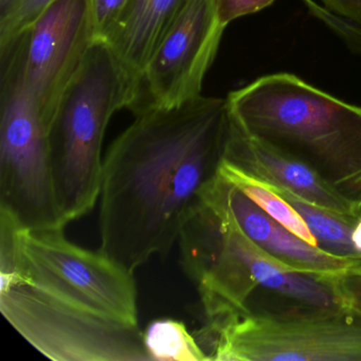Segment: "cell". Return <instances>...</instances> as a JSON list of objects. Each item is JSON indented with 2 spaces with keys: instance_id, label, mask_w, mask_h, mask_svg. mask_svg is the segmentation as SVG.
Wrapping results in <instances>:
<instances>
[{
  "instance_id": "obj_1",
  "label": "cell",
  "mask_w": 361,
  "mask_h": 361,
  "mask_svg": "<svg viewBox=\"0 0 361 361\" xmlns=\"http://www.w3.org/2000/svg\"><path fill=\"white\" fill-rule=\"evenodd\" d=\"M103 160L100 251L134 272L166 255L219 175L233 117L228 99L200 96L151 109Z\"/></svg>"
},
{
  "instance_id": "obj_2",
  "label": "cell",
  "mask_w": 361,
  "mask_h": 361,
  "mask_svg": "<svg viewBox=\"0 0 361 361\" xmlns=\"http://www.w3.org/2000/svg\"><path fill=\"white\" fill-rule=\"evenodd\" d=\"M227 99L246 134L299 160L361 210V107L291 73L259 78Z\"/></svg>"
},
{
  "instance_id": "obj_3",
  "label": "cell",
  "mask_w": 361,
  "mask_h": 361,
  "mask_svg": "<svg viewBox=\"0 0 361 361\" xmlns=\"http://www.w3.org/2000/svg\"><path fill=\"white\" fill-rule=\"evenodd\" d=\"M134 102V90L111 50L94 42L49 132L54 192L66 225L90 213L100 197L107 126Z\"/></svg>"
},
{
  "instance_id": "obj_4",
  "label": "cell",
  "mask_w": 361,
  "mask_h": 361,
  "mask_svg": "<svg viewBox=\"0 0 361 361\" xmlns=\"http://www.w3.org/2000/svg\"><path fill=\"white\" fill-rule=\"evenodd\" d=\"M0 282L23 281L88 312L138 325L134 272L64 229H26L0 211Z\"/></svg>"
},
{
  "instance_id": "obj_5",
  "label": "cell",
  "mask_w": 361,
  "mask_h": 361,
  "mask_svg": "<svg viewBox=\"0 0 361 361\" xmlns=\"http://www.w3.org/2000/svg\"><path fill=\"white\" fill-rule=\"evenodd\" d=\"M27 31L0 44V211L26 229H64L52 178L49 132L27 85Z\"/></svg>"
},
{
  "instance_id": "obj_6",
  "label": "cell",
  "mask_w": 361,
  "mask_h": 361,
  "mask_svg": "<svg viewBox=\"0 0 361 361\" xmlns=\"http://www.w3.org/2000/svg\"><path fill=\"white\" fill-rule=\"evenodd\" d=\"M195 338L209 360L361 361V312L289 304L204 324Z\"/></svg>"
},
{
  "instance_id": "obj_7",
  "label": "cell",
  "mask_w": 361,
  "mask_h": 361,
  "mask_svg": "<svg viewBox=\"0 0 361 361\" xmlns=\"http://www.w3.org/2000/svg\"><path fill=\"white\" fill-rule=\"evenodd\" d=\"M0 310L54 361H149L139 325L101 316L23 282H0Z\"/></svg>"
},
{
  "instance_id": "obj_8",
  "label": "cell",
  "mask_w": 361,
  "mask_h": 361,
  "mask_svg": "<svg viewBox=\"0 0 361 361\" xmlns=\"http://www.w3.org/2000/svg\"><path fill=\"white\" fill-rule=\"evenodd\" d=\"M225 29L214 0H191L143 71L130 111L173 109L202 96Z\"/></svg>"
},
{
  "instance_id": "obj_9",
  "label": "cell",
  "mask_w": 361,
  "mask_h": 361,
  "mask_svg": "<svg viewBox=\"0 0 361 361\" xmlns=\"http://www.w3.org/2000/svg\"><path fill=\"white\" fill-rule=\"evenodd\" d=\"M25 31L27 85L50 132L94 44L90 0H54Z\"/></svg>"
},
{
  "instance_id": "obj_10",
  "label": "cell",
  "mask_w": 361,
  "mask_h": 361,
  "mask_svg": "<svg viewBox=\"0 0 361 361\" xmlns=\"http://www.w3.org/2000/svg\"><path fill=\"white\" fill-rule=\"evenodd\" d=\"M178 240L183 269L200 293L204 323L248 314L259 286L230 243L223 215L206 202L183 225Z\"/></svg>"
},
{
  "instance_id": "obj_11",
  "label": "cell",
  "mask_w": 361,
  "mask_h": 361,
  "mask_svg": "<svg viewBox=\"0 0 361 361\" xmlns=\"http://www.w3.org/2000/svg\"><path fill=\"white\" fill-rule=\"evenodd\" d=\"M224 160L264 183L293 192L350 225H357L361 219V210L338 195L314 171L299 160L249 136L234 118Z\"/></svg>"
},
{
  "instance_id": "obj_12",
  "label": "cell",
  "mask_w": 361,
  "mask_h": 361,
  "mask_svg": "<svg viewBox=\"0 0 361 361\" xmlns=\"http://www.w3.org/2000/svg\"><path fill=\"white\" fill-rule=\"evenodd\" d=\"M190 1L130 0L119 22L101 41L132 85L135 101L143 71Z\"/></svg>"
},
{
  "instance_id": "obj_13",
  "label": "cell",
  "mask_w": 361,
  "mask_h": 361,
  "mask_svg": "<svg viewBox=\"0 0 361 361\" xmlns=\"http://www.w3.org/2000/svg\"><path fill=\"white\" fill-rule=\"evenodd\" d=\"M207 197L219 204L247 238L283 263L300 271H314L322 265L324 253L320 248L276 223L221 174Z\"/></svg>"
},
{
  "instance_id": "obj_14",
  "label": "cell",
  "mask_w": 361,
  "mask_h": 361,
  "mask_svg": "<svg viewBox=\"0 0 361 361\" xmlns=\"http://www.w3.org/2000/svg\"><path fill=\"white\" fill-rule=\"evenodd\" d=\"M219 174L236 185L247 197L250 198L276 223L307 244L318 247L317 238L301 214L283 196L276 193L271 185L242 172L225 160L219 169Z\"/></svg>"
},
{
  "instance_id": "obj_15",
  "label": "cell",
  "mask_w": 361,
  "mask_h": 361,
  "mask_svg": "<svg viewBox=\"0 0 361 361\" xmlns=\"http://www.w3.org/2000/svg\"><path fill=\"white\" fill-rule=\"evenodd\" d=\"M270 185L301 214L317 238L318 247L331 255L358 261V252L352 240L353 230L356 225H350L341 217L305 202L293 192Z\"/></svg>"
},
{
  "instance_id": "obj_16",
  "label": "cell",
  "mask_w": 361,
  "mask_h": 361,
  "mask_svg": "<svg viewBox=\"0 0 361 361\" xmlns=\"http://www.w3.org/2000/svg\"><path fill=\"white\" fill-rule=\"evenodd\" d=\"M145 350L151 360L208 361L206 353L181 321L158 319L143 333Z\"/></svg>"
},
{
  "instance_id": "obj_17",
  "label": "cell",
  "mask_w": 361,
  "mask_h": 361,
  "mask_svg": "<svg viewBox=\"0 0 361 361\" xmlns=\"http://www.w3.org/2000/svg\"><path fill=\"white\" fill-rule=\"evenodd\" d=\"M54 0H18L8 13L0 16V44L29 28Z\"/></svg>"
},
{
  "instance_id": "obj_18",
  "label": "cell",
  "mask_w": 361,
  "mask_h": 361,
  "mask_svg": "<svg viewBox=\"0 0 361 361\" xmlns=\"http://www.w3.org/2000/svg\"><path fill=\"white\" fill-rule=\"evenodd\" d=\"M312 16L324 23L337 37L343 41L348 49L361 54V23L331 11L318 5L314 0H303Z\"/></svg>"
},
{
  "instance_id": "obj_19",
  "label": "cell",
  "mask_w": 361,
  "mask_h": 361,
  "mask_svg": "<svg viewBox=\"0 0 361 361\" xmlns=\"http://www.w3.org/2000/svg\"><path fill=\"white\" fill-rule=\"evenodd\" d=\"M130 0H90L94 42H101L123 16Z\"/></svg>"
},
{
  "instance_id": "obj_20",
  "label": "cell",
  "mask_w": 361,
  "mask_h": 361,
  "mask_svg": "<svg viewBox=\"0 0 361 361\" xmlns=\"http://www.w3.org/2000/svg\"><path fill=\"white\" fill-rule=\"evenodd\" d=\"M333 285L342 305L361 312V270L348 269L336 274Z\"/></svg>"
},
{
  "instance_id": "obj_21",
  "label": "cell",
  "mask_w": 361,
  "mask_h": 361,
  "mask_svg": "<svg viewBox=\"0 0 361 361\" xmlns=\"http://www.w3.org/2000/svg\"><path fill=\"white\" fill-rule=\"evenodd\" d=\"M274 0H214L219 22L227 27L243 16L257 13L269 7Z\"/></svg>"
},
{
  "instance_id": "obj_22",
  "label": "cell",
  "mask_w": 361,
  "mask_h": 361,
  "mask_svg": "<svg viewBox=\"0 0 361 361\" xmlns=\"http://www.w3.org/2000/svg\"><path fill=\"white\" fill-rule=\"evenodd\" d=\"M324 7L361 23V0H321Z\"/></svg>"
},
{
  "instance_id": "obj_23",
  "label": "cell",
  "mask_w": 361,
  "mask_h": 361,
  "mask_svg": "<svg viewBox=\"0 0 361 361\" xmlns=\"http://www.w3.org/2000/svg\"><path fill=\"white\" fill-rule=\"evenodd\" d=\"M352 240L353 244L358 252V261H361V219L353 230Z\"/></svg>"
},
{
  "instance_id": "obj_24",
  "label": "cell",
  "mask_w": 361,
  "mask_h": 361,
  "mask_svg": "<svg viewBox=\"0 0 361 361\" xmlns=\"http://www.w3.org/2000/svg\"><path fill=\"white\" fill-rule=\"evenodd\" d=\"M16 3L18 0H0V16L8 13Z\"/></svg>"
}]
</instances>
